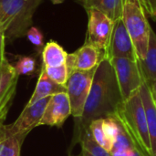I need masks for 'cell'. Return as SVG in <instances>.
I'll return each mask as SVG.
<instances>
[{"mask_svg": "<svg viewBox=\"0 0 156 156\" xmlns=\"http://www.w3.org/2000/svg\"><path fill=\"white\" fill-rule=\"evenodd\" d=\"M122 101L115 70L111 60L104 58L96 69L83 114L77 122L78 133L91 122L113 115Z\"/></svg>", "mask_w": 156, "mask_h": 156, "instance_id": "6da1fadb", "label": "cell"}, {"mask_svg": "<svg viewBox=\"0 0 156 156\" xmlns=\"http://www.w3.org/2000/svg\"><path fill=\"white\" fill-rule=\"evenodd\" d=\"M113 115L144 155L153 156L146 114L140 91L137 90L123 101Z\"/></svg>", "mask_w": 156, "mask_h": 156, "instance_id": "7a4b0ae2", "label": "cell"}, {"mask_svg": "<svg viewBox=\"0 0 156 156\" xmlns=\"http://www.w3.org/2000/svg\"><path fill=\"white\" fill-rule=\"evenodd\" d=\"M41 1L0 0V27L5 29V37L15 39L26 36Z\"/></svg>", "mask_w": 156, "mask_h": 156, "instance_id": "3957f363", "label": "cell"}, {"mask_svg": "<svg viewBox=\"0 0 156 156\" xmlns=\"http://www.w3.org/2000/svg\"><path fill=\"white\" fill-rule=\"evenodd\" d=\"M122 19L133 40L138 60L144 59L148 49L151 26L138 0H125Z\"/></svg>", "mask_w": 156, "mask_h": 156, "instance_id": "277c9868", "label": "cell"}, {"mask_svg": "<svg viewBox=\"0 0 156 156\" xmlns=\"http://www.w3.org/2000/svg\"><path fill=\"white\" fill-rule=\"evenodd\" d=\"M96 69L97 68L90 70H74L69 74L65 87L70 102L71 115L77 120L83 114Z\"/></svg>", "mask_w": 156, "mask_h": 156, "instance_id": "5b68a950", "label": "cell"}, {"mask_svg": "<svg viewBox=\"0 0 156 156\" xmlns=\"http://www.w3.org/2000/svg\"><path fill=\"white\" fill-rule=\"evenodd\" d=\"M88 13V31L87 43L91 44L99 50L106 54L110 46L112 34L113 31L114 22L102 12L91 8L86 10Z\"/></svg>", "mask_w": 156, "mask_h": 156, "instance_id": "8992f818", "label": "cell"}, {"mask_svg": "<svg viewBox=\"0 0 156 156\" xmlns=\"http://www.w3.org/2000/svg\"><path fill=\"white\" fill-rule=\"evenodd\" d=\"M110 60L115 70L122 100L125 101L139 90L144 82L138 62L122 58H115Z\"/></svg>", "mask_w": 156, "mask_h": 156, "instance_id": "52a82bcc", "label": "cell"}, {"mask_svg": "<svg viewBox=\"0 0 156 156\" xmlns=\"http://www.w3.org/2000/svg\"><path fill=\"white\" fill-rule=\"evenodd\" d=\"M50 97L44 98L30 106H26L15 122L8 126L2 127L5 135L16 136L24 139L32 129L38 126Z\"/></svg>", "mask_w": 156, "mask_h": 156, "instance_id": "ba28073f", "label": "cell"}, {"mask_svg": "<svg viewBox=\"0 0 156 156\" xmlns=\"http://www.w3.org/2000/svg\"><path fill=\"white\" fill-rule=\"evenodd\" d=\"M106 58L109 59L122 58H128L133 61L138 60L133 40L122 18L114 22L113 31L112 34V38L106 54Z\"/></svg>", "mask_w": 156, "mask_h": 156, "instance_id": "9c48e42d", "label": "cell"}, {"mask_svg": "<svg viewBox=\"0 0 156 156\" xmlns=\"http://www.w3.org/2000/svg\"><path fill=\"white\" fill-rule=\"evenodd\" d=\"M105 54L90 43L85 42L75 52L68 54L66 65L69 74L74 70H90L98 67Z\"/></svg>", "mask_w": 156, "mask_h": 156, "instance_id": "30bf717a", "label": "cell"}, {"mask_svg": "<svg viewBox=\"0 0 156 156\" xmlns=\"http://www.w3.org/2000/svg\"><path fill=\"white\" fill-rule=\"evenodd\" d=\"M69 115H71V108L67 92L52 95L38 126L48 125L61 127Z\"/></svg>", "mask_w": 156, "mask_h": 156, "instance_id": "8fae6325", "label": "cell"}, {"mask_svg": "<svg viewBox=\"0 0 156 156\" xmlns=\"http://www.w3.org/2000/svg\"><path fill=\"white\" fill-rule=\"evenodd\" d=\"M18 74L7 58L0 64V109L10 106L16 93Z\"/></svg>", "mask_w": 156, "mask_h": 156, "instance_id": "7c38bea8", "label": "cell"}, {"mask_svg": "<svg viewBox=\"0 0 156 156\" xmlns=\"http://www.w3.org/2000/svg\"><path fill=\"white\" fill-rule=\"evenodd\" d=\"M139 91L145 110L153 156H156V106L154 97L146 81L143 83Z\"/></svg>", "mask_w": 156, "mask_h": 156, "instance_id": "4fadbf2b", "label": "cell"}, {"mask_svg": "<svg viewBox=\"0 0 156 156\" xmlns=\"http://www.w3.org/2000/svg\"><path fill=\"white\" fill-rule=\"evenodd\" d=\"M62 92H67L66 87L59 85V84L56 83L55 81H53L47 75L45 69L42 66L41 72H40L39 78L37 80L35 90H34L31 98L29 99L27 106H30L44 98L50 97L52 95H55L58 93H62Z\"/></svg>", "mask_w": 156, "mask_h": 156, "instance_id": "5bb4252c", "label": "cell"}, {"mask_svg": "<svg viewBox=\"0 0 156 156\" xmlns=\"http://www.w3.org/2000/svg\"><path fill=\"white\" fill-rule=\"evenodd\" d=\"M86 10L97 9L115 22L122 17L125 0H77Z\"/></svg>", "mask_w": 156, "mask_h": 156, "instance_id": "9a60e30c", "label": "cell"}, {"mask_svg": "<svg viewBox=\"0 0 156 156\" xmlns=\"http://www.w3.org/2000/svg\"><path fill=\"white\" fill-rule=\"evenodd\" d=\"M113 118L115 119L118 126L117 136L114 142V144L110 152L112 156H144V154L139 150V148L135 145L133 142L131 137L128 135L122 125L120 122L116 119L114 115Z\"/></svg>", "mask_w": 156, "mask_h": 156, "instance_id": "2e32d148", "label": "cell"}, {"mask_svg": "<svg viewBox=\"0 0 156 156\" xmlns=\"http://www.w3.org/2000/svg\"><path fill=\"white\" fill-rule=\"evenodd\" d=\"M144 81L151 83L156 80V34L153 28L150 29L149 44L144 59L137 60Z\"/></svg>", "mask_w": 156, "mask_h": 156, "instance_id": "e0dca14e", "label": "cell"}, {"mask_svg": "<svg viewBox=\"0 0 156 156\" xmlns=\"http://www.w3.org/2000/svg\"><path fill=\"white\" fill-rule=\"evenodd\" d=\"M68 53L56 41H48L42 51L43 66L45 67H58L66 63Z\"/></svg>", "mask_w": 156, "mask_h": 156, "instance_id": "ac0fdd59", "label": "cell"}, {"mask_svg": "<svg viewBox=\"0 0 156 156\" xmlns=\"http://www.w3.org/2000/svg\"><path fill=\"white\" fill-rule=\"evenodd\" d=\"M78 139L81 145V156H112L94 140L89 128L81 130L78 133Z\"/></svg>", "mask_w": 156, "mask_h": 156, "instance_id": "d6986e66", "label": "cell"}, {"mask_svg": "<svg viewBox=\"0 0 156 156\" xmlns=\"http://www.w3.org/2000/svg\"><path fill=\"white\" fill-rule=\"evenodd\" d=\"M24 139L7 136L0 130V156H20V148Z\"/></svg>", "mask_w": 156, "mask_h": 156, "instance_id": "ffe728a7", "label": "cell"}, {"mask_svg": "<svg viewBox=\"0 0 156 156\" xmlns=\"http://www.w3.org/2000/svg\"><path fill=\"white\" fill-rule=\"evenodd\" d=\"M103 121H104V118H101V119H98V120L91 122L90 126H89V129H90L94 140L101 147L106 149L108 152H111L113 145L106 137L104 128H103Z\"/></svg>", "mask_w": 156, "mask_h": 156, "instance_id": "44dd1931", "label": "cell"}, {"mask_svg": "<svg viewBox=\"0 0 156 156\" xmlns=\"http://www.w3.org/2000/svg\"><path fill=\"white\" fill-rule=\"evenodd\" d=\"M43 67L45 69L47 75L53 81L62 86L66 85L67 80L69 79V70L66 63L58 67H45V66Z\"/></svg>", "mask_w": 156, "mask_h": 156, "instance_id": "7402d4cb", "label": "cell"}, {"mask_svg": "<svg viewBox=\"0 0 156 156\" xmlns=\"http://www.w3.org/2000/svg\"><path fill=\"white\" fill-rule=\"evenodd\" d=\"M14 68L18 76L31 74L35 70L36 61L31 57H20Z\"/></svg>", "mask_w": 156, "mask_h": 156, "instance_id": "603a6c76", "label": "cell"}, {"mask_svg": "<svg viewBox=\"0 0 156 156\" xmlns=\"http://www.w3.org/2000/svg\"><path fill=\"white\" fill-rule=\"evenodd\" d=\"M27 39L36 47H42L43 46V41H44V37L43 34L40 32V30L36 27H31L27 34H26Z\"/></svg>", "mask_w": 156, "mask_h": 156, "instance_id": "cb8c5ba5", "label": "cell"}, {"mask_svg": "<svg viewBox=\"0 0 156 156\" xmlns=\"http://www.w3.org/2000/svg\"><path fill=\"white\" fill-rule=\"evenodd\" d=\"M144 12L154 19L156 18V0H138Z\"/></svg>", "mask_w": 156, "mask_h": 156, "instance_id": "d4e9b609", "label": "cell"}, {"mask_svg": "<svg viewBox=\"0 0 156 156\" xmlns=\"http://www.w3.org/2000/svg\"><path fill=\"white\" fill-rule=\"evenodd\" d=\"M5 31L0 27V64L6 58L5 56Z\"/></svg>", "mask_w": 156, "mask_h": 156, "instance_id": "484cf974", "label": "cell"}, {"mask_svg": "<svg viewBox=\"0 0 156 156\" xmlns=\"http://www.w3.org/2000/svg\"><path fill=\"white\" fill-rule=\"evenodd\" d=\"M8 110H9V106H5V107L0 109V130L3 127V123H4L5 120Z\"/></svg>", "mask_w": 156, "mask_h": 156, "instance_id": "4316f807", "label": "cell"}, {"mask_svg": "<svg viewBox=\"0 0 156 156\" xmlns=\"http://www.w3.org/2000/svg\"><path fill=\"white\" fill-rule=\"evenodd\" d=\"M148 85H149V87H150V89H151V91H152V93H153L154 99L156 100V80L151 82V83H148Z\"/></svg>", "mask_w": 156, "mask_h": 156, "instance_id": "83f0119b", "label": "cell"}, {"mask_svg": "<svg viewBox=\"0 0 156 156\" xmlns=\"http://www.w3.org/2000/svg\"><path fill=\"white\" fill-rule=\"evenodd\" d=\"M53 4H55V5H58V4H61V3H63L65 0H50Z\"/></svg>", "mask_w": 156, "mask_h": 156, "instance_id": "f1b7e54d", "label": "cell"}, {"mask_svg": "<svg viewBox=\"0 0 156 156\" xmlns=\"http://www.w3.org/2000/svg\"><path fill=\"white\" fill-rule=\"evenodd\" d=\"M154 101H155V106H156V100H155V99H154Z\"/></svg>", "mask_w": 156, "mask_h": 156, "instance_id": "f546056e", "label": "cell"}]
</instances>
